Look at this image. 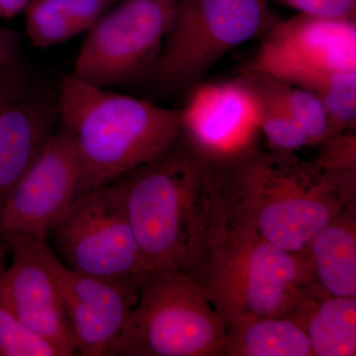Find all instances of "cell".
Instances as JSON below:
<instances>
[{
	"mask_svg": "<svg viewBox=\"0 0 356 356\" xmlns=\"http://www.w3.org/2000/svg\"><path fill=\"white\" fill-rule=\"evenodd\" d=\"M57 103L58 122L79 154L77 196L151 161L181 134L179 109L113 92L72 74L60 81Z\"/></svg>",
	"mask_w": 356,
	"mask_h": 356,
	"instance_id": "3957f363",
	"label": "cell"
},
{
	"mask_svg": "<svg viewBox=\"0 0 356 356\" xmlns=\"http://www.w3.org/2000/svg\"><path fill=\"white\" fill-rule=\"evenodd\" d=\"M180 108L181 133L213 161L255 147L259 110L252 91L238 79L198 83Z\"/></svg>",
	"mask_w": 356,
	"mask_h": 356,
	"instance_id": "8fae6325",
	"label": "cell"
},
{
	"mask_svg": "<svg viewBox=\"0 0 356 356\" xmlns=\"http://www.w3.org/2000/svg\"><path fill=\"white\" fill-rule=\"evenodd\" d=\"M297 14L356 20V0H273Z\"/></svg>",
	"mask_w": 356,
	"mask_h": 356,
	"instance_id": "603a6c76",
	"label": "cell"
},
{
	"mask_svg": "<svg viewBox=\"0 0 356 356\" xmlns=\"http://www.w3.org/2000/svg\"><path fill=\"white\" fill-rule=\"evenodd\" d=\"M179 0H121L88 31L70 74L108 88L149 79Z\"/></svg>",
	"mask_w": 356,
	"mask_h": 356,
	"instance_id": "52a82bcc",
	"label": "cell"
},
{
	"mask_svg": "<svg viewBox=\"0 0 356 356\" xmlns=\"http://www.w3.org/2000/svg\"><path fill=\"white\" fill-rule=\"evenodd\" d=\"M280 81L290 113L305 136L308 146L324 142L330 127L324 103L310 91Z\"/></svg>",
	"mask_w": 356,
	"mask_h": 356,
	"instance_id": "7402d4cb",
	"label": "cell"
},
{
	"mask_svg": "<svg viewBox=\"0 0 356 356\" xmlns=\"http://www.w3.org/2000/svg\"><path fill=\"white\" fill-rule=\"evenodd\" d=\"M355 204L320 229L307 250L314 278L327 296L356 298Z\"/></svg>",
	"mask_w": 356,
	"mask_h": 356,
	"instance_id": "2e32d148",
	"label": "cell"
},
{
	"mask_svg": "<svg viewBox=\"0 0 356 356\" xmlns=\"http://www.w3.org/2000/svg\"><path fill=\"white\" fill-rule=\"evenodd\" d=\"M275 22L266 0H179L147 79L166 90L192 88L227 54Z\"/></svg>",
	"mask_w": 356,
	"mask_h": 356,
	"instance_id": "8992f818",
	"label": "cell"
},
{
	"mask_svg": "<svg viewBox=\"0 0 356 356\" xmlns=\"http://www.w3.org/2000/svg\"><path fill=\"white\" fill-rule=\"evenodd\" d=\"M222 356H313L303 325L287 318H262L227 331Z\"/></svg>",
	"mask_w": 356,
	"mask_h": 356,
	"instance_id": "ac0fdd59",
	"label": "cell"
},
{
	"mask_svg": "<svg viewBox=\"0 0 356 356\" xmlns=\"http://www.w3.org/2000/svg\"><path fill=\"white\" fill-rule=\"evenodd\" d=\"M0 356H64L55 344L35 332L18 317L1 290Z\"/></svg>",
	"mask_w": 356,
	"mask_h": 356,
	"instance_id": "44dd1931",
	"label": "cell"
},
{
	"mask_svg": "<svg viewBox=\"0 0 356 356\" xmlns=\"http://www.w3.org/2000/svg\"><path fill=\"white\" fill-rule=\"evenodd\" d=\"M119 1L121 0H31L24 10L26 31L36 48L58 46L88 32Z\"/></svg>",
	"mask_w": 356,
	"mask_h": 356,
	"instance_id": "e0dca14e",
	"label": "cell"
},
{
	"mask_svg": "<svg viewBox=\"0 0 356 356\" xmlns=\"http://www.w3.org/2000/svg\"><path fill=\"white\" fill-rule=\"evenodd\" d=\"M313 356L356 355V298L327 296L304 324Z\"/></svg>",
	"mask_w": 356,
	"mask_h": 356,
	"instance_id": "ffe728a7",
	"label": "cell"
},
{
	"mask_svg": "<svg viewBox=\"0 0 356 356\" xmlns=\"http://www.w3.org/2000/svg\"><path fill=\"white\" fill-rule=\"evenodd\" d=\"M200 283L227 331L262 318H291L304 327L311 311L327 297L307 255L231 229Z\"/></svg>",
	"mask_w": 356,
	"mask_h": 356,
	"instance_id": "277c9868",
	"label": "cell"
},
{
	"mask_svg": "<svg viewBox=\"0 0 356 356\" xmlns=\"http://www.w3.org/2000/svg\"><path fill=\"white\" fill-rule=\"evenodd\" d=\"M227 325L201 283L153 269L111 356H222Z\"/></svg>",
	"mask_w": 356,
	"mask_h": 356,
	"instance_id": "5b68a950",
	"label": "cell"
},
{
	"mask_svg": "<svg viewBox=\"0 0 356 356\" xmlns=\"http://www.w3.org/2000/svg\"><path fill=\"white\" fill-rule=\"evenodd\" d=\"M236 79L254 96L259 110V131L269 149L298 152L308 147L305 136L290 113L278 79L261 70L247 67L241 70Z\"/></svg>",
	"mask_w": 356,
	"mask_h": 356,
	"instance_id": "d6986e66",
	"label": "cell"
},
{
	"mask_svg": "<svg viewBox=\"0 0 356 356\" xmlns=\"http://www.w3.org/2000/svg\"><path fill=\"white\" fill-rule=\"evenodd\" d=\"M243 67L261 70L320 98L329 116L327 138L355 130L356 72H336L315 67L266 36L252 62Z\"/></svg>",
	"mask_w": 356,
	"mask_h": 356,
	"instance_id": "5bb4252c",
	"label": "cell"
},
{
	"mask_svg": "<svg viewBox=\"0 0 356 356\" xmlns=\"http://www.w3.org/2000/svg\"><path fill=\"white\" fill-rule=\"evenodd\" d=\"M79 161L72 135L58 122L41 153L7 199L0 234H25L47 241L77 197Z\"/></svg>",
	"mask_w": 356,
	"mask_h": 356,
	"instance_id": "30bf717a",
	"label": "cell"
},
{
	"mask_svg": "<svg viewBox=\"0 0 356 356\" xmlns=\"http://www.w3.org/2000/svg\"><path fill=\"white\" fill-rule=\"evenodd\" d=\"M28 76L19 34L0 26V79Z\"/></svg>",
	"mask_w": 356,
	"mask_h": 356,
	"instance_id": "cb8c5ba5",
	"label": "cell"
},
{
	"mask_svg": "<svg viewBox=\"0 0 356 356\" xmlns=\"http://www.w3.org/2000/svg\"><path fill=\"white\" fill-rule=\"evenodd\" d=\"M111 184L151 268L178 269L200 283L228 233L212 159L181 133Z\"/></svg>",
	"mask_w": 356,
	"mask_h": 356,
	"instance_id": "6da1fadb",
	"label": "cell"
},
{
	"mask_svg": "<svg viewBox=\"0 0 356 356\" xmlns=\"http://www.w3.org/2000/svg\"><path fill=\"white\" fill-rule=\"evenodd\" d=\"M7 255H8V250H7L6 245L0 240V281L3 277L7 266H8L7 264Z\"/></svg>",
	"mask_w": 356,
	"mask_h": 356,
	"instance_id": "484cf974",
	"label": "cell"
},
{
	"mask_svg": "<svg viewBox=\"0 0 356 356\" xmlns=\"http://www.w3.org/2000/svg\"><path fill=\"white\" fill-rule=\"evenodd\" d=\"M11 261L0 290L18 317L62 351L76 355L63 299L64 264L47 241L19 233H1Z\"/></svg>",
	"mask_w": 356,
	"mask_h": 356,
	"instance_id": "9c48e42d",
	"label": "cell"
},
{
	"mask_svg": "<svg viewBox=\"0 0 356 356\" xmlns=\"http://www.w3.org/2000/svg\"><path fill=\"white\" fill-rule=\"evenodd\" d=\"M296 153L254 147L213 163L229 229L306 255L316 234L353 201L316 161Z\"/></svg>",
	"mask_w": 356,
	"mask_h": 356,
	"instance_id": "7a4b0ae2",
	"label": "cell"
},
{
	"mask_svg": "<svg viewBox=\"0 0 356 356\" xmlns=\"http://www.w3.org/2000/svg\"><path fill=\"white\" fill-rule=\"evenodd\" d=\"M147 275L113 280L74 273L64 266L60 285L76 355L111 356Z\"/></svg>",
	"mask_w": 356,
	"mask_h": 356,
	"instance_id": "7c38bea8",
	"label": "cell"
},
{
	"mask_svg": "<svg viewBox=\"0 0 356 356\" xmlns=\"http://www.w3.org/2000/svg\"><path fill=\"white\" fill-rule=\"evenodd\" d=\"M31 0H0V19L13 18L24 13Z\"/></svg>",
	"mask_w": 356,
	"mask_h": 356,
	"instance_id": "d4e9b609",
	"label": "cell"
},
{
	"mask_svg": "<svg viewBox=\"0 0 356 356\" xmlns=\"http://www.w3.org/2000/svg\"><path fill=\"white\" fill-rule=\"evenodd\" d=\"M58 126L57 95L29 90L0 113V213Z\"/></svg>",
	"mask_w": 356,
	"mask_h": 356,
	"instance_id": "4fadbf2b",
	"label": "cell"
},
{
	"mask_svg": "<svg viewBox=\"0 0 356 356\" xmlns=\"http://www.w3.org/2000/svg\"><path fill=\"white\" fill-rule=\"evenodd\" d=\"M297 58L331 72H356V20L296 14L266 33Z\"/></svg>",
	"mask_w": 356,
	"mask_h": 356,
	"instance_id": "9a60e30c",
	"label": "cell"
},
{
	"mask_svg": "<svg viewBox=\"0 0 356 356\" xmlns=\"http://www.w3.org/2000/svg\"><path fill=\"white\" fill-rule=\"evenodd\" d=\"M49 236L60 261L74 273L128 280L153 270L111 184L77 196Z\"/></svg>",
	"mask_w": 356,
	"mask_h": 356,
	"instance_id": "ba28073f",
	"label": "cell"
}]
</instances>
